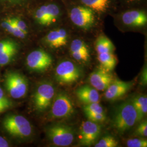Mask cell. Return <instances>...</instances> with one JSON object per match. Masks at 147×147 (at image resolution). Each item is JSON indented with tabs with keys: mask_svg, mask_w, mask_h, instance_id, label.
Instances as JSON below:
<instances>
[{
	"mask_svg": "<svg viewBox=\"0 0 147 147\" xmlns=\"http://www.w3.org/2000/svg\"><path fill=\"white\" fill-rule=\"evenodd\" d=\"M33 18L37 25L51 26L67 19V13L62 0H50L38 5L33 11Z\"/></svg>",
	"mask_w": 147,
	"mask_h": 147,
	"instance_id": "obj_2",
	"label": "cell"
},
{
	"mask_svg": "<svg viewBox=\"0 0 147 147\" xmlns=\"http://www.w3.org/2000/svg\"><path fill=\"white\" fill-rule=\"evenodd\" d=\"M65 6L67 19L76 28L84 32L91 31L101 18L95 11L76 0H62Z\"/></svg>",
	"mask_w": 147,
	"mask_h": 147,
	"instance_id": "obj_1",
	"label": "cell"
},
{
	"mask_svg": "<svg viewBox=\"0 0 147 147\" xmlns=\"http://www.w3.org/2000/svg\"><path fill=\"white\" fill-rule=\"evenodd\" d=\"M101 126L90 121H83L80 129V142L84 146L90 147L96 141L100 135Z\"/></svg>",
	"mask_w": 147,
	"mask_h": 147,
	"instance_id": "obj_13",
	"label": "cell"
},
{
	"mask_svg": "<svg viewBox=\"0 0 147 147\" xmlns=\"http://www.w3.org/2000/svg\"><path fill=\"white\" fill-rule=\"evenodd\" d=\"M69 33L66 28L58 27L49 32L44 38L43 41L49 47L53 49H60L69 44Z\"/></svg>",
	"mask_w": 147,
	"mask_h": 147,
	"instance_id": "obj_14",
	"label": "cell"
},
{
	"mask_svg": "<svg viewBox=\"0 0 147 147\" xmlns=\"http://www.w3.org/2000/svg\"><path fill=\"white\" fill-rule=\"evenodd\" d=\"M76 94L79 100L84 104L99 102L100 101V95L98 91L89 86L80 87L76 91Z\"/></svg>",
	"mask_w": 147,
	"mask_h": 147,
	"instance_id": "obj_18",
	"label": "cell"
},
{
	"mask_svg": "<svg viewBox=\"0 0 147 147\" xmlns=\"http://www.w3.org/2000/svg\"><path fill=\"white\" fill-rule=\"evenodd\" d=\"M17 51V44L7 50L0 51V65L3 66L10 63L15 57Z\"/></svg>",
	"mask_w": 147,
	"mask_h": 147,
	"instance_id": "obj_22",
	"label": "cell"
},
{
	"mask_svg": "<svg viewBox=\"0 0 147 147\" xmlns=\"http://www.w3.org/2000/svg\"><path fill=\"white\" fill-rule=\"evenodd\" d=\"M17 44L10 39H6L0 42V51L8 49V48L13 47Z\"/></svg>",
	"mask_w": 147,
	"mask_h": 147,
	"instance_id": "obj_31",
	"label": "cell"
},
{
	"mask_svg": "<svg viewBox=\"0 0 147 147\" xmlns=\"http://www.w3.org/2000/svg\"><path fill=\"white\" fill-rule=\"evenodd\" d=\"M90 85L97 90H105L113 81L112 75L110 71L103 69H97L89 75Z\"/></svg>",
	"mask_w": 147,
	"mask_h": 147,
	"instance_id": "obj_16",
	"label": "cell"
},
{
	"mask_svg": "<svg viewBox=\"0 0 147 147\" xmlns=\"http://www.w3.org/2000/svg\"><path fill=\"white\" fill-rule=\"evenodd\" d=\"M26 63L32 70L42 72L50 68L53 63V58L45 50L38 49L29 53L27 57Z\"/></svg>",
	"mask_w": 147,
	"mask_h": 147,
	"instance_id": "obj_12",
	"label": "cell"
},
{
	"mask_svg": "<svg viewBox=\"0 0 147 147\" xmlns=\"http://www.w3.org/2000/svg\"><path fill=\"white\" fill-rule=\"evenodd\" d=\"M85 115L89 121H93L96 123H102L106 119V116L105 115V112L88 113Z\"/></svg>",
	"mask_w": 147,
	"mask_h": 147,
	"instance_id": "obj_28",
	"label": "cell"
},
{
	"mask_svg": "<svg viewBox=\"0 0 147 147\" xmlns=\"http://www.w3.org/2000/svg\"><path fill=\"white\" fill-rule=\"evenodd\" d=\"M137 121V113L131 102H125L117 109L112 123L118 131L124 133L134 126Z\"/></svg>",
	"mask_w": 147,
	"mask_h": 147,
	"instance_id": "obj_4",
	"label": "cell"
},
{
	"mask_svg": "<svg viewBox=\"0 0 147 147\" xmlns=\"http://www.w3.org/2000/svg\"><path fill=\"white\" fill-rule=\"evenodd\" d=\"M111 16L126 28L138 29L147 26V12L145 7L121 8Z\"/></svg>",
	"mask_w": 147,
	"mask_h": 147,
	"instance_id": "obj_3",
	"label": "cell"
},
{
	"mask_svg": "<svg viewBox=\"0 0 147 147\" xmlns=\"http://www.w3.org/2000/svg\"><path fill=\"white\" fill-rule=\"evenodd\" d=\"M74 112L73 104L68 95L64 92H60L55 96L51 110L53 118H67L71 116Z\"/></svg>",
	"mask_w": 147,
	"mask_h": 147,
	"instance_id": "obj_9",
	"label": "cell"
},
{
	"mask_svg": "<svg viewBox=\"0 0 147 147\" xmlns=\"http://www.w3.org/2000/svg\"><path fill=\"white\" fill-rule=\"evenodd\" d=\"M2 123L5 131L12 136L25 138L30 136L32 133L30 121L23 116L8 115L5 117Z\"/></svg>",
	"mask_w": 147,
	"mask_h": 147,
	"instance_id": "obj_5",
	"label": "cell"
},
{
	"mask_svg": "<svg viewBox=\"0 0 147 147\" xmlns=\"http://www.w3.org/2000/svg\"><path fill=\"white\" fill-rule=\"evenodd\" d=\"M11 106L10 100L5 96L3 90L0 87V114L9 109Z\"/></svg>",
	"mask_w": 147,
	"mask_h": 147,
	"instance_id": "obj_26",
	"label": "cell"
},
{
	"mask_svg": "<svg viewBox=\"0 0 147 147\" xmlns=\"http://www.w3.org/2000/svg\"><path fill=\"white\" fill-rule=\"evenodd\" d=\"M81 76L78 66L70 61H63L55 70V78L61 84H71L76 82Z\"/></svg>",
	"mask_w": 147,
	"mask_h": 147,
	"instance_id": "obj_8",
	"label": "cell"
},
{
	"mask_svg": "<svg viewBox=\"0 0 147 147\" xmlns=\"http://www.w3.org/2000/svg\"><path fill=\"white\" fill-rule=\"evenodd\" d=\"M98 60L100 63L101 68L107 71L113 70L117 64V58L113 53L98 54Z\"/></svg>",
	"mask_w": 147,
	"mask_h": 147,
	"instance_id": "obj_21",
	"label": "cell"
},
{
	"mask_svg": "<svg viewBox=\"0 0 147 147\" xmlns=\"http://www.w3.org/2000/svg\"><path fill=\"white\" fill-rule=\"evenodd\" d=\"M136 134L140 136H147V120L142 121V122L137 127Z\"/></svg>",
	"mask_w": 147,
	"mask_h": 147,
	"instance_id": "obj_30",
	"label": "cell"
},
{
	"mask_svg": "<svg viewBox=\"0 0 147 147\" xmlns=\"http://www.w3.org/2000/svg\"><path fill=\"white\" fill-rule=\"evenodd\" d=\"M9 146V143L7 140L2 137L0 136V147H8Z\"/></svg>",
	"mask_w": 147,
	"mask_h": 147,
	"instance_id": "obj_32",
	"label": "cell"
},
{
	"mask_svg": "<svg viewBox=\"0 0 147 147\" xmlns=\"http://www.w3.org/2000/svg\"><path fill=\"white\" fill-rule=\"evenodd\" d=\"M142 77H143L142 81H143V83L144 84H147V70H146V69L143 71V73L142 75Z\"/></svg>",
	"mask_w": 147,
	"mask_h": 147,
	"instance_id": "obj_33",
	"label": "cell"
},
{
	"mask_svg": "<svg viewBox=\"0 0 147 147\" xmlns=\"http://www.w3.org/2000/svg\"><path fill=\"white\" fill-rule=\"evenodd\" d=\"M118 145V142L115 138L112 136H106L101 138L95 144V147H116Z\"/></svg>",
	"mask_w": 147,
	"mask_h": 147,
	"instance_id": "obj_24",
	"label": "cell"
},
{
	"mask_svg": "<svg viewBox=\"0 0 147 147\" xmlns=\"http://www.w3.org/2000/svg\"><path fill=\"white\" fill-rule=\"evenodd\" d=\"M69 52L72 57L81 63H86L90 58V47L84 39L79 38L73 39L69 44Z\"/></svg>",
	"mask_w": 147,
	"mask_h": 147,
	"instance_id": "obj_15",
	"label": "cell"
},
{
	"mask_svg": "<svg viewBox=\"0 0 147 147\" xmlns=\"http://www.w3.org/2000/svg\"><path fill=\"white\" fill-rule=\"evenodd\" d=\"M132 82L114 80L105 90L104 97L108 100H115L124 95L131 89Z\"/></svg>",
	"mask_w": 147,
	"mask_h": 147,
	"instance_id": "obj_17",
	"label": "cell"
},
{
	"mask_svg": "<svg viewBox=\"0 0 147 147\" xmlns=\"http://www.w3.org/2000/svg\"><path fill=\"white\" fill-rule=\"evenodd\" d=\"M47 134L53 144L58 147H68L72 144L74 139L72 128L63 124L50 126L47 129Z\"/></svg>",
	"mask_w": 147,
	"mask_h": 147,
	"instance_id": "obj_7",
	"label": "cell"
},
{
	"mask_svg": "<svg viewBox=\"0 0 147 147\" xmlns=\"http://www.w3.org/2000/svg\"><path fill=\"white\" fill-rule=\"evenodd\" d=\"M55 94V89L53 84L44 82L40 84L33 97L34 106L39 111L45 110L49 107Z\"/></svg>",
	"mask_w": 147,
	"mask_h": 147,
	"instance_id": "obj_10",
	"label": "cell"
},
{
	"mask_svg": "<svg viewBox=\"0 0 147 147\" xmlns=\"http://www.w3.org/2000/svg\"><path fill=\"white\" fill-rule=\"evenodd\" d=\"M84 115L88 113L104 112L102 106L99 102H93L85 104L83 108Z\"/></svg>",
	"mask_w": 147,
	"mask_h": 147,
	"instance_id": "obj_25",
	"label": "cell"
},
{
	"mask_svg": "<svg viewBox=\"0 0 147 147\" xmlns=\"http://www.w3.org/2000/svg\"><path fill=\"white\" fill-rule=\"evenodd\" d=\"M128 147H147V140L144 138H130L126 141Z\"/></svg>",
	"mask_w": 147,
	"mask_h": 147,
	"instance_id": "obj_27",
	"label": "cell"
},
{
	"mask_svg": "<svg viewBox=\"0 0 147 147\" xmlns=\"http://www.w3.org/2000/svg\"><path fill=\"white\" fill-rule=\"evenodd\" d=\"M95 50L98 54L113 53L115 47L110 39L104 34H100L94 42Z\"/></svg>",
	"mask_w": 147,
	"mask_h": 147,
	"instance_id": "obj_19",
	"label": "cell"
},
{
	"mask_svg": "<svg viewBox=\"0 0 147 147\" xmlns=\"http://www.w3.org/2000/svg\"><path fill=\"white\" fill-rule=\"evenodd\" d=\"M132 104L136 111L138 121L142 120L147 115V95H138L134 97L131 101Z\"/></svg>",
	"mask_w": 147,
	"mask_h": 147,
	"instance_id": "obj_20",
	"label": "cell"
},
{
	"mask_svg": "<svg viewBox=\"0 0 147 147\" xmlns=\"http://www.w3.org/2000/svg\"><path fill=\"white\" fill-rule=\"evenodd\" d=\"M11 20L16 24V26L18 27L20 30L25 33L26 34H28V26L27 25L25 21L19 18H11Z\"/></svg>",
	"mask_w": 147,
	"mask_h": 147,
	"instance_id": "obj_29",
	"label": "cell"
},
{
	"mask_svg": "<svg viewBox=\"0 0 147 147\" xmlns=\"http://www.w3.org/2000/svg\"><path fill=\"white\" fill-rule=\"evenodd\" d=\"M121 8L145 7L147 0H118Z\"/></svg>",
	"mask_w": 147,
	"mask_h": 147,
	"instance_id": "obj_23",
	"label": "cell"
},
{
	"mask_svg": "<svg viewBox=\"0 0 147 147\" xmlns=\"http://www.w3.org/2000/svg\"><path fill=\"white\" fill-rule=\"evenodd\" d=\"M95 11L100 18L112 15L120 9L118 0H76Z\"/></svg>",
	"mask_w": 147,
	"mask_h": 147,
	"instance_id": "obj_11",
	"label": "cell"
},
{
	"mask_svg": "<svg viewBox=\"0 0 147 147\" xmlns=\"http://www.w3.org/2000/svg\"><path fill=\"white\" fill-rule=\"evenodd\" d=\"M5 89L14 99L23 98L28 90V82L24 76L16 72L7 74L5 80Z\"/></svg>",
	"mask_w": 147,
	"mask_h": 147,
	"instance_id": "obj_6",
	"label": "cell"
}]
</instances>
